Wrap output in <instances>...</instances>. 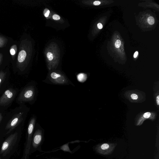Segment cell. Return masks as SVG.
<instances>
[{
  "instance_id": "cell-1",
  "label": "cell",
  "mask_w": 159,
  "mask_h": 159,
  "mask_svg": "<svg viewBox=\"0 0 159 159\" xmlns=\"http://www.w3.org/2000/svg\"><path fill=\"white\" fill-rule=\"evenodd\" d=\"M30 110L25 104L19 105L5 114L1 124L7 132L25 121Z\"/></svg>"
},
{
  "instance_id": "cell-2",
  "label": "cell",
  "mask_w": 159,
  "mask_h": 159,
  "mask_svg": "<svg viewBox=\"0 0 159 159\" xmlns=\"http://www.w3.org/2000/svg\"><path fill=\"white\" fill-rule=\"evenodd\" d=\"M38 94L36 82L31 81L27 84L18 93L16 102L19 105L25 104L26 103L33 104L36 101Z\"/></svg>"
},
{
  "instance_id": "cell-3",
  "label": "cell",
  "mask_w": 159,
  "mask_h": 159,
  "mask_svg": "<svg viewBox=\"0 0 159 159\" xmlns=\"http://www.w3.org/2000/svg\"><path fill=\"white\" fill-rule=\"evenodd\" d=\"M19 92V89L8 85L0 97V111L6 113L11 105Z\"/></svg>"
},
{
  "instance_id": "cell-4",
  "label": "cell",
  "mask_w": 159,
  "mask_h": 159,
  "mask_svg": "<svg viewBox=\"0 0 159 159\" xmlns=\"http://www.w3.org/2000/svg\"><path fill=\"white\" fill-rule=\"evenodd\" d=\"M42 81L47 84L59 85H71L74 86V84L66 75L60 72L52 71L50 72L46 79Z\"/></svg>"
},
{
  "instance_id": "cell-5",
  "label": "cell",
  "mask_w": 159,
  "mask_h": 159,
  "mask_svg": "<svg viewBox=\"0 0 159 159\" xmlns=\"http://www.w3.org/2000/svg\"><path fill=\"white\" fill-rule=\"evenodd\" d=\"M35 130L33 135L32 145L34 149L41 150V146L44 140V130L38 123L35 124Z\"/></svg>"
},
{
  "instance_id": "cell-6",
  "label": "cell",
  "mask_w": 159,
  "mask_h": 159,
  "mask_svg": "<svg viewBox=\"0 0 159 159\" xmlns=\"http://www.w3.org/2000/svg\"><path fill=\"white\" fill-rule=\"evenodd\" d=\"M115 145L114 144L103 143L97 146L95 149L100 154L105 155H108L112 152Z\"/></svg>"
},
{
  "instance_id": "cell-7",
  "label": "cell",
  "mask_w": 159,
  "mask_h": 159,
  "mask_svg": "<svg viewBox=\"0 0 159 159\" xmlns=\"http://www.w3.org/2000/svg\"><path fill=\"white\" fill-rule=\"evenodd\" d=\"M10 79V74L7 72H0V95L8 86Z\"/></svg>"
},
{
  "instance_id": "cell-8",
  "label": "cell",
  "mask_w": 159,
  "mask_h": 159,
  "mask_svg": "<svg viewBox=\"0 0 159 159\" xmlns=\"http://www.w3.org/2000/svg\"><path fill=\"white\" fill-rule=\"evenodd\" d=\"M26 55L25 51L21 50L19 53L18 57V60L20 62H23L25 60Z\"/></svg>"
},
{
  "instance_id": "cell-9",
  "label": "cell",
  "mask_w": 159,
  "mask_h": 159,
  "mask_svg": "<svg viewBox=\"0 0 159 159\" xmlns=\"http://www.w3.org/2000/svg\"><path fill=\"white\" fill-rule=\"evenodd\" d=\"M77 78L78 81L83 83L86 80L87 75L83 73H80L77 75Z\"/></svg>"
},
{
  "instance_id": "cell-10",
  "label": "cell",
  "mask_w": 159,
  "mask_h": 159,
  "mask_svg": "<svg viewBox=\"0 0 159 159\" xmlns=\"http://www.w3.org/2000/svg\"><path fill=\"white\" fill-rule=\"evenodd\" d=\"M60 149L63 150V151L69 152H71L69 148L68 144H66L61 146Z\"/></svg>"
},
{
  "instance_id": "cell-11",
  "label": "cell",
  "mask_w": 159,
  "mask_h": 159,
  "mask_svg": "<svg viewBox=\"0 0 159 159\" xmlns=\"http://www.w3.org/2000/svg\"><path fill=\"white\" fill-rule=\"evenodd\" d=\"M148 21L150 25L153 24L155 22L154 18L152 16H150L148 19Z\"/></svg>"
},
{
  "instance_id": "cell-12",
  "label": "cell",
  "mask_w": 159,
  "mask_h": 159,
  "mask_svg": "<svg viewBox=\"0 0 159 159\" xmlns=\"http://www.w3.org/2000/svg\"><path fill=\"white\" fill-rule=\"evenodd\" d=\"M9 146L8 143L7 142H4L2 146V150H5L7 149Z\"/></svg>"
},
{
  "instance_id": "cell-13",
  "label": "cell",
  "mask_w": 159,
  "mask_h": 159,
  "mask_svg": "<svg viewBox=\"0 0 159 159\" xmlns=\"http://www.w3.org/2000/svg\"><path fill=\"white\" fill-rule=\"evenodd\" d=\"M50 13V11L47 8H45L43 11V14L46 17H48Z\"/></svg>"
},
{
  "instance_id": "cell-14",
  "label": "cell",
  "mask_w": 159,
  "mask_h": 159,
  "mask_svg": "<svg viewBox=\"0 0 159 159\" xmlns=\"http://www.w3.org/2000/svg\"><path fill=\"white\" fill-rule=\"evenodd\" d=\"M47 57L48 60L49 61H52L53 59V55L51 52H48L47 54Z\"/></svg>"
},
{
  "instance_id": "cell-15",
  "label": "cell",
  "mask_w": 159,
  "mask_h": 159,
  "mask_svg": "<svg viewBox=\"0 0 159 159\" xmlns=\"http://www.w3.org/2000/svg\"><path fill=\"white\" fill-rule=\"evenodd\" d=\"M121 45V42L119 40H117L115 44V46L116 48H119Z\"/></svg>"
},
{
  "instance_id": "cell-16",
  "label": "cell",
  "mask_w": 159,
  "mask_h": 159,
  "mask_svg": "<svg viewBox=\"0 0 159 159\" xmlns=\"http://www.w3.org/2000/svg\"><path fill=\"white\" fill-rule=\"evenodd\" d=\"M52 18L55 20H58L60 19V17L58 15L54 14L52 16Z\"/></svg>"
},
{
  "instance_id": "cell-17",
  "label": "cell",
  "mask_w": 159,
  "mask_h": 159,
  "mask_svg": "<svg viewBox=\"0 0 159 159\" xmlns=\"http://www.w3.org/2000/svg\"><path fill=\"white\" fill-rule=\"evenodd\" d=\"M6 113H3L0 111V124H1L2 121Z\"/></svg>"
},
{
  "instance_id": "cell-18",
  "label": "cell",
  "mask_w": 159,
  "mask_h": 159,
  "mask_svg": "<svg viewBox=\"0 0 159 159\" xmlns=\"http://www.w3.org/2000/svg\"><path fill=\"white\" fill-rule=\"evenodd\" d=\"M151 115V113L149 112L145 113L143 114V116L145 118H149Z\"/></svg>"
},
{
  "instance_id": "cell-19",
  "label": "cell",
  "mask_w": 159,
  "mask_h": 159,
  "mask_svg": "<svg viewBox=\"0 0 159 159\" xmlns=\"http://www.w3.org/2000/svg\"><path fill=\"white\" fill-rule=\"evenodd\" d=\"M131 98L133 100H136L138 98L137 95L134 93L132 94L131 95Z\"/></svg>"
},
{
  "instance_id": "cell-20",
  "label": "cell",
  "mask_w": 159,
  "mask_h": 159,
  "mask_svg": "<svg viewBox=\"0 0 159 159\" xmlns=\"http://www.w3.org/2000/svg\"><path fill=\"white\" fill-rule=\"evenodd\" d=\"M101 3V2L99 1H96L94 2L93 4L95 5H98L100 4Z\"/></svg>"
},
{
  "instance_id": "cell-21",
  "label": "cell",
  "mask_w": 159,
  "mask_h": 159,
  "mask_svg": "<svg viewBox=\"0 0 159 159\" xmlns=\"http://www.w3.org/2000/svg\"><path fill=\"white\" fill-rule=\"evenodd\" d=\"M97 27L98 28L100 29H102L103 27V26L102 24L100 23H99L98 24Z\"/></svg>"
},
{
  "instance_id": "cell-22",
  "label": "cell",
  "mask_w": 159,
  "mask_h": 159,
  "mask_svg": "<svg viewBox=\"0 0 159 159\" xmlns=\"http://www.w3.org/2000/svg\"><path fill=\"white\" fill-rule=\"evenodd\" d=\"M11 54L12 55H14L15 53V51L13 49H11L10 50Z\"/></svg>"
},
{
  "instance_id": "cell-23",
  "label": "cell",
  "mask_w": 159,
  "mask_h": 159,
  "mask_svg": "<svg viewBox=\"0 0 159 159\" xmlns=\"http://www.w3.org/2000/svg\"><path fill=\"white\" fill-rule=\"evenodd\" d=\"M156 102L157 105H159V96L158 95L156 98Z\"/></svg>"
},
{
  "instance_id": "cell-24",
  "label": "cell",
  "mask_w": 159,
  "mask_h": 159,
  "mask_svg": "<svg viewBox=\"0 0 159 159\" xmlns=\"http://www.w3.org/2000/svg\"><path fill=\"white\" fill-rule=\"evenodd\" d=\"M138 52L136 51V52L134 54V58H136V57H137V56H138Z\"/></svg>"
},
{
  "instance_id": "cell-25",
  "label": "cell",
  "mask_w": 159,
  "mask_h": 159,
  "mask_svg": "<svg viewBox=\"0 0 159 159\" xmlns=\"http://www.w3.org/2000/svg\"><path fill=\"white\" fill-rule=\"evenodd\" d=\"M60 159L57 158H48V159Z\"/></svg>"
}]
</instances>
